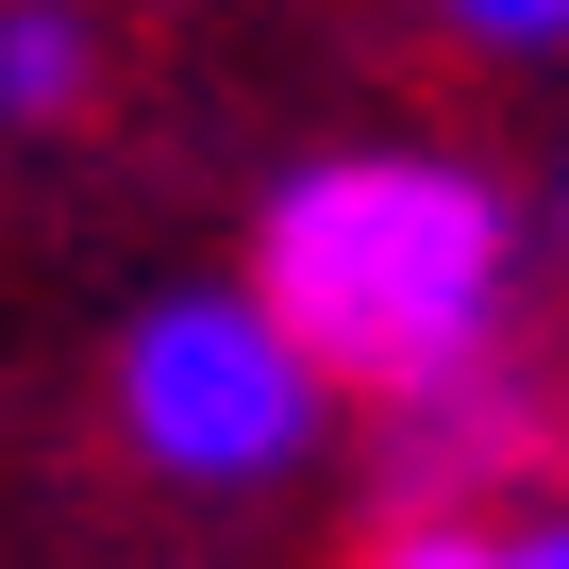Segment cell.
Wrapping results in <instances>:
<instances>
[{"label":"cell","mask_w":569,"mask_h":569,"mask_svg":"<svg viewBox=\"0 0 569 569\" xmlns=\"http://www.w3.org/2000/svg\"><path fill=\"white\" fill-rule=\"evenodd\" d=\"M251 302L336 402H419L452 369H502L519 302V201L452 151H319L251 218Z\"/></svg>","instance_id":"1"},{"label":"cell","mask_w":569,"mask_h":569,"mask_svg":"<svg viewBox=\"0 0 569 569\" xmlns=\"http://www.w3.org/2000/svg\"><path fill=\"white\" fill-rule=\"evenodd\" d=\"M118 436L168 469V486H268L336 436V386L268 336L251 284H184L118 336Z\"/></svg>","instance_id":"2"},{"label":"cell","mask_w":569,"mask_h":569,"mask_svg":"<svg viewBox=\"0 0 569 569\" xmlns=\"http://www.w3.org/2000/svg\"><path fill=\"white\" fill-rule=\"evenodd\" d=\"M502 569H569V502H536V519H502Z\"/></svg>","instance_id":"7"},{"label":"cell","mask_w":569,"mask_h":569,"mask_svg":"<svg viewBox=\"0 0 569 569\" xmlns=\"http://www.w3.org/2000/svg\"><path fill=\"white\" fill-rule=\"evenodd\" d=\"M469 51H569V0H436Z\"/></svg>","instance_id":"5"},{"label":"cell","mask_w":569,"mask_h":569,"mask_svg":"<svg viewBox=\"0 0 569 569\" xmlns=\"http://www.w3.org/2000/svg\"><path fill=\"white\" fill-rule=\"evenodd\" d=\"M101 101V18L84 0H0V134H68Z\"/></svg>","instance_id":"4"},{"label":"cell","mask_w":569,"mask_h":569,"mask_svg":"<svg viewBox=\"0 0 569 569\" xmlns=\"http://www.w3.org/2000/svg\"><path fill=\"white\" fill-rule=\"evenodd\" d=\"M369 569H502V536H486V519H402Z\"/></svg>","instance_id":"6"},{"label":"cell","mask_w":569,"mask_h":569,"mask_svg":"<svg viewBox=\"0 0 569 569\" xmlns=\"http://www.w3.org/2000/svg\"><path fill=\"white\" fill-rule=\"evenodd\" d=\"M552 251H569V168H552Z\"/></svg>","instance_id":"8"},{"label":"cell","mask_w":569,"mask_h":569,"mask_svg":"<svg viewBox=\"0 0 569 569\" xmlns=\"http://www.w3.org/2000/svg\"><path fill=\"white\" fill-rule=\"evenodd\" d=\"M536 436H552V402L519 369H452V386L386 402V486H402V519H469V486L536 469Z\"/></svg>","instance_id":"3"}]
</instances>
